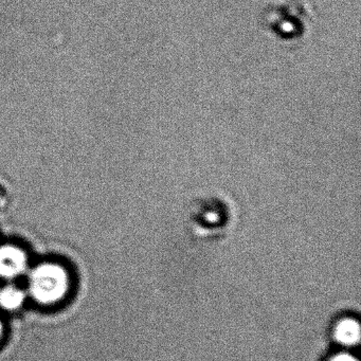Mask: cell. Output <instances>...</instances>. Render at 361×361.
I'll return each instance as SVG.
<instances>
[{"label": "cell", "mask_w": 361, "mask_h": 361, "mask_svg": "<svg viewBox=\"0 0 361 361\" xmlns=\"http://www.w3.org/2000/svg\"><path fill=\"white\" fill-rule=\"evenodd\" d=\"M29 285L31 295L39 303L54 304L66 295L69 276L65 268L58 264H42L33 270Z\"/></svg>", "instance_id": "2"}, {"label": "cell", "mask_w": 361, "mask_h": 361, "mask_svg": "<svg viewBox=\"0 0 361 361\" xmlns=\"http://www.w3.org/2000/svg\"><path fill=\"white\" fill-rule=\"evenodd\" d=\"M261 25L278 41L295 43L301 41L310 29V14L300 1L282 0L264 9Z\"/></svg>", "instance_id": "1"}, {"label": "cell", "mask_w": 361, "mask_h": 361, "mask_svg": "<svg viewBox=\"0 0 361 361\" xmlns=\"http://www.w3.org/2000/svg\"><path fill=\"white\" fill-rule=\"evenodd\" d=\"M24 291L16 287H6L0 291V306L6 310H16L24 304Z\"/></svg>", "instance_id": "5"}, {"label": "cell", "mask_w": 361, "mask_h": 361, "mask_svg": "<svg viewBox=\"0 0 361 361\" xmlns=\"http://www.w3.org/2000/svg\"><path fill=\"white\" fill-rule=\"evenodd\" d=\"M28 264L26 253L16 246L0 247V278L13 279L24 274Z\"/></svg>", "instance_id": "3"}, {"label": "cell", "mask_w": 361, "mask_h": 361, "mask_svg": "<svg viewBox=\"0 0 361 361\" xmlns=\"http://www.w3.org/2000/svg\"><path fill=\"white\" fill-rule=\"evenodd\" d=\"M329 361H358V359L355 358L352 355L342 353V354L335 355V356L331 357Z\"/></svg>", "instance_id": "6"}, {"label": "cell", "mask_w": 361, "mask_h": 361, "mask_svg": "<svg viewBox=\"0 0 361 361\" xmlns=\"http://www.w3.org/2000/svg\"><path fill=\"white\" fill-rule=\"evenodd\" d=\"M334 337L342 345H356L360 340V325L355 319H343L336 325Z\"/></svg>", "instance_id": "4"}, {"label": "cell", "mask_w": 361, "mask_h": 361, "mask_svg": "<svg viewBox=\"0 0 361 361\" xmlns=\"http://www.w3.org/2000/svg\"><path fill=\"white\" fill-rule=\"evenodd\" d=\"M4 334V325L3 323H1V321H0V338L3 337Z\"/></svg>", "instance_id": "7"}]
</instances>
